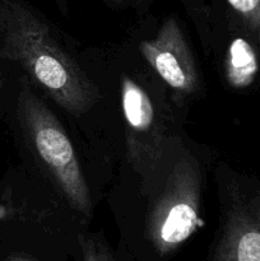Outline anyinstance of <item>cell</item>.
<instances>
[{
    "mask_svg": "<svg viewBox=\"0 0 260 261\" xmlns=\"http://www.w3.org/2000/svg\"><path fill=\"white\" fill-rule=\"evenodd\" d=\"M0 37V56L17 63L66 112L81 116L96 103L97 87L30 8L2 0Z\"/></svg>",
    "mask_w": 260,
    "mask_h": 261,
    "instance_id": "1",
    "label": "cell"
},
{
    "mask_svg": "<svg viewBox=\"0 0 260 261\" xmlns=\"http://www.w3.org/2000/svg\"><path fill=\"white\" fill-rule=\"evenodd\" d=\"M18 114L31 147L66 200L75 211L87 217L91 216V191L63 125L30 89L20 91Z\"/></svg>",
    "mask_w": 260,
    "mask_h": 261,
    "instance_id": "2",
    "label": "cell"
},
{
    "mask_svg": "<svg viewBox=\"0 0 260 261\" xmlns=\"http://www.w3.org/2000/svg\"><path fill=\"white\" fill-rule=\"evenodd\" d=\"M201 173L193 157L178 160L150 206L147 237L162 256L188 241L200 227Z\"/></svg>",
    "mask_w": 260,
    "mask_h": 261,
    "instance_id": "3",
    "label": "cell"
},
{
    "mask_svg": "<svg viewBox=\"0 0 260 261\" xmlns=\"http://www.w3.org/2000/svg\"><path fill=\"white\" fill-rule=\"evenodd\" d=\"M121 109L127 161L140 175L147 190L152 188L155 172L165 158V132L148 92L129 76H124L121 82Z\"/></svg>",
    "mask_w": 260,
    "mask_h": 261,
    "instance_id": "4",
    "label": "cell"
},
{
    "mask_svg": "<svg viewBox=\"0 0 260 261\" xmlns=\"http://www.w3.org/2000/svg\"><path fill=\"white\" fill-rule=\"evenodd\" d=\"M139 50L150 68L176 93L189 96L199 91L198 68L175 18H167L153 40L140 42Z\"/></svg>",
    "mask_w": 260,
    "mask_h": 261,
    "instance_id": "5",
    "label": "cell"
},
{
    "mask_svg": "<svg viewBox=\"0 0 260 261\" xmlns=\"http://www.w3.org/2000/svg\"><path fill=\"white\" fill-rule=\"evenodd\" d=\"M212 261H260V194L232 201L223 217Z\"/></svg>",
    "mask_w": 260,
    "mask_h": 261,
    "instance_id": "6",
    "label": "cell"
},
{
    "mask_svg": "<svg viewBox=\"0 0 260 261\" xmlns=\"http://www.w3.org/2000/svg\"><path fill=\"white\" fill-rule=\"evenodd\" d=\"M259 69L256 54L245 40L233 41L229 46L226 61V74L235 88H245L254 81Z\"/></svg>",
    "mask_w": 260,
    "mask_h": 261,
    "instance_id": "7",
    "label": "cell"
},
{
    "mask_svg": "<svg viewBox=\"0 0 260 261\" xmlns=\"http://www.w3.org/2000/svg\"><path fill=\"white\" fill-rule=\"evenodd\" d=\"M246 31L260 43V0H224Z\"/></svg>",
    "mask_w": 260,
    "mask_h": 261,
    "instance_id": "8",
    "label": "cell"
},
{
    "mask_svg": "<svg viewBox=\"0 0 260 261\" xmlns=\"http://www.w3.org/2000/svg\"><path fill=\"white\" fill-rule=\"evenodd\" d=\"M83 261H116L110 250L101 241L92 237L82 240Z\"/></svg>",
    "mask_w": 260,
    "mask_h": 261,
    "instance_id": "9",
    "label": "cell"
},
{
    "mask_svg": "<svg viewBox=\"0 0 260 261\" xmlns=\"http://www.w3.org/2000/svg\"><path fill=\"white\" fill-rule=\"evenodd\" d=\"M7 261H32L27 257H23V256H18V255H14V256H10L8 257Z\"/></svg>",
    "mask_w": 260,
    "mask_h": 261,
    "instance_id": "10",
    "label": "cell"
},
{
    "mask_svg": "<svg viewBox=\"0 0 260 261\" xmlns=\"http://www.w3.org/2000/svg\"><path fill=\"white\" fill-rule=\"evenodd\" d=\"M111 2H115V3H124V2H126V0H111Z\"/></svg>",
    "mask_w": 260,
    "mask_h": 261,
    "instance_id": "11",
    "label": "cell"
}]
</instances>
